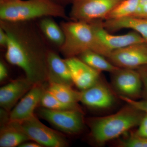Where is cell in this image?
Masks as SVG:
<instances>
[{"label": "cell", "instance_id": "cell-1", "mask_svg": "<svg viewBox=\"0 0 147 147\" xmlns=\"http://www.w3.org/2000/svg\"><path fill=\"white\" fill-rule=\"evenodd\" d=\"M34 21H0V27L7 35L5 58L7 62L22 69L34 84L47 82V41Z\"/></svg>", "mask_w": 147, "mask_h": 147}, {"label": "cell", "instance_id": "cell-2", "mask_svg": "<svg viewBox=\"0 0 147 147\" xmlns=\"http://www.w3.org/2000/svg\"><path fill=\"white\" fill-rule=\"evenodd\" d=\"M144 114L143 111L127 104L113 115L91 119L89 121L90 137L95 143L103 144L139 126Z\"/></svg>", "mask_w": 147, "mask_h": 147}, {"label": "cell", "instance_id": "cell-3", "mask_svg": "<svg viewBox=\"0 0 147 147\" xmlns=\"http://www.w3.org/2000/svg\"><path fill=\"white\" fill-rule=\"evenodd\" d=\"M45 17L68 20L64 6L52 0H17L0 2V21L17 22L34 21Z\"/></svg>", "mask_w": 147, "mask_h": 147}, {"label": "cell", "instance_id": "cell-4", "mask_svg": "<svg viewBox=\"0 0 147 147\" xmlns=\"http://www.w3.org/2000/svg\"><path fill=\"white\" fill-rule=\"evenodd\" d=\"M60 26L65 40L59 50L65 58L78 57L88 50L108 57V52L99 42L90 23L67 20L62 22Z\"/></svg>", "mask_w": 147, "mask_h": 147}, {"label": "cell", "instance_id": "cell-5", "mask_svg": "<svg viewBox=\"0 0 147 147\" xmlns=\"http://www.w3.org/2000/svg\"><path fill=\"white\" fill-rule=\"evenodd\" d=\"M36 114L60 131L76 134L84 129V121L82 110H56L40 107Z\"/></svg>", "mask_w": 147, "mask_h": 147}, {"label": "cell", "instance_id": "cell-6", "mask_svg": "<svg viewBox=\"0 0 147 147\" xmlns=\"http://www.w3.org/2000/svg\"><path fill=\"white\" fill-rule=\"evenodd\" d=\"M123 0H74L69 20L90 22L105 19L111 11Z\"/></svg>", "mask_w": 147, "mask_h": 147}, {"label": "cell", "instance_id": "cell-7", "mask_svg": "<svg viewBox=\"0 0 147 147\" xmlns=\"http://www.w3.org/2000/svg\"><path fill=\"white\" fill-rule=\"evenodd\" d=\"M20 123L31 140L42 147H65L68 146V142L63 134L46 126L35 115Z\"/></svg>", "mask_w": 147, "mask_h": 147}, {"label": "cell", "instance_id": "cell-8", "mask_svg": "<svg viewBox=\"0 0 147 147\" xmlns=\"http://www.w3.org/2000/svg\"><path fill=\"white\" fill-rule=\"evenodd\" d=\"M101 20L88 23L92 25L98 39L107 51L108 55L114 50L132 44L146 42L141 35L134 31L124 34H111L104 28Z\"/></svg>", "mask_w": 147, "mask_h": 147}, {"label": "cell", "instance_id": "cell-9", "mask_svg": "<svg viewBox=\"0 0 147 147\" xmlns=\"http://www.w3.org/2000/svg\"><path fill=\"white\" fill-rule=\"evenodd\" d=\"M107 59L120 68L136 69L147 65V42L132 44L114 50Z\"/></svg>", "mask_w": 147, "mask_h": 147}, {"label": "cell", "instance_id": "cell-10", "mask_svg": "<svg viewBox=\"0 0 147 147\" xmlns=\"http://www.w3.org/2000/svg\"><path fill=\"white\" fill-rule=\"evenodd\" d=\"M111 74L113 87L120 96L135 99L142 95L143 84L137 69L119 67Z\"/></svg>", "mask_w": 147, "mask_h": 147}, {"label": "cell", "instance_id": "cell-11", "mask_svg": "<svg viewBox=\"0 0 147 147\" xmlns=\"http://www.w3.org/2000/svg\"><path fill=\"white\" fill-rule=\"evenodd\" d=\"M45 83L35 84L9 112V119L22 122L34 115V112L47 86Z\"/></svg>", "mask_w": 147, "mask_h": 147}, {"label": "cell", "instance_id": "cell-12", "mask_svg": "<svg viewBox=\"0 0 147 147\" xmlns=\"http://www.w3.org/2000/svg\"><path fill=\"white\" fill-rule=\"evenodd\" d=\"M80 92V102L89 108L108 109L115 102L113 93L100 79L93 86Z\"/></svg>", "mask_w": 147, "mask_h": 147}, {"label": "cell", "instance_id": "cell-13", "mask_svg": "<svg viewBox=\"0 0 147 147\" xmlns=\"http://www.w3.org/2000/svg\"><path fill=\"white\" fill-rule=\"evenodd\" d=\"M74 85L81 91L87 89L100 79V71L84 62L78 57L65 58Z\"/></svg>", "mask_w": 147, "mask_h": 147}, {"label": "cell", "instance_id": "cell-14", "mask_svg": "<svg viewBox=\"0 0 147 147\" xmlns=\"http://www.w3.org/2000/svg\"><path fill=\"white\" fill-rule=\"evenodd\" d=\"M34 85L26 77L23 79H15L1 87V108L10 112Z\"/></svg>", "mask_w": 147, "mask_h": 147}, {"label": "cell", "instance_id": "cell-15", "mask_svg": "<svg viewBox=\"0 0 147 147\" xmlns=\"http://www.w3.org/2000/svg\"><path fill=\"white\" fill-rule=\"evenodd\" d=\"M48 83L74 85L70 70L65 59L54 50L49 49L47 56Z\"/></svg>", "mask_w": 147, "mask_h": 147}, {"label": "cell", "instance_id": "cell-16", "mask_svg": "<svg viewBox=\"0 0 147 147\" xmlns=\"http://www.w3.org/2000/svg\"><path fill=\"white\" fill-rule=\"evenodd\" d=\"M105 20L102 25L110 32L123 29H131L141 35L147 42V17L130 16Z\"/></svg>", "mask_w": 147, "mask_h": 147}, {"label": "cell", "instance_id": "cell-17", "mask_svg": "<svg viewBox=\"0 0 147 147\" xmlns=\"http://www.w3.org/2000/svg\"><path fill=\"white\" fill-rule=\"evenodd\" d=\"M31 140L24 131L20 122L10 121L1 124L0 147H19L21 144Z\"/></svg>", "mask_w": 147, "mask_h": 147}, {"label": "cell", "instance_id": "cell-18", "mask_svg": "<svg viewBox=\"0 0 147 147\" xmlns=\"http://www.w3.org/2000/svg\"><path fill=\"white\" fill-rule=\"evenodd\" d=\"M53 18H40L37 24L47 42L59 50L64 42V33L60 25H58Z\"/></svg>", "mask_w": 147, "mask_h": 147}, {"label": "cell", "instance_id": "cell-19", "mask_svg": "<svg viewBox=\"0 0 147 147\" xmlns=\"http://www.w3.org/2000/svg\"><path fill=\"white\" fill-rule=\"evenodd\" d=\"M46 90L62 102L69 105H77L80 102L81 92L66 84L48 83Z\"/></svg>", "mask_w": 147, "mask_h": 147}, {"label": "cell", "instance_id": "cell-20", "mask_svg": "<svg viewBox=\"0 0 147 147\" xmlns=\"http://www.w3.org/2000/svg\"><path fill=\"white\" fill-rule=\"evenodd\" d=\"M78 57L92 68L100 72L104 71L112 73L119 68L104 56L92 50L86 51Z\"/></svg>", "mask_w": 147, "mask_h": 147}, {"label": "cell", "instance_id": "cell-21", "mask_svg": "<svg viewBox=\"0 0 147 147\" xmlns=\"http://www.w3.org/2000/svg\"><path fill=\"white\" fill-rule=\"evenodd\" d=\"M140 0H123L108 14L105 20L132 16L137 11Z\"/></svg>", "mask_w": 147, "mask_h": 147}, {"label": "cell", "instance_id": "cell-22", "mask_svg": "<svg viewBox=\"0 0 147 147\" xmlns=\"http://www.w3.org/2000/svg\"><path fill=\"white\" fill-rule=\"evenodd\" d=\"M39 106L56 110H81L78 105H69L62 102L46 89L41 97Z\"/></svg>", "mask_w": 147, "mask_h": 147}, {"label": "cell", "instance_id": "cell-23", "mask_svg": "<svg viewBox=\"0 0 147 147\" xmlns=\"http://www.w3.org/2000/svg\"><path fill=\"white\" fill-rule=\"evenodd\" d=\"M119 146L122 147H147V138L134 134L128 139L121 142Z\"/></svg>", "mask_w": 147, "mask_h": 147}, {"label": "cell", "instance_id": "cell-24", "mask_svg": "<svg viewBox=\"0 0 147 147\" xmlns=\"http://www.w3.org/2000/svg\"><path fill=\"white\" fill-rule=\"evenodd\" d=\"M120 98L127 104L132 105L139 110L147 113V100H137L123 96H120Z\"/></svg>", "mask_w": 147, "mask_h": 147}, {"label": "cell", "instance_id": "cell-25", "mask_svg": "<svg viewBox=\"0 0 147 147\" xmlns=\"http://www.w3.org/2000/svg\"><path fill=\"white\" fill-rule=\"evenodd\" d=\"M136 69L140 74L143 84L142 96L144 99L147 100V65L140 67Z\"/></svg>", "mask_w": 147, "mask_h": 147}, {"label": "cell", "instance_id": "cell-26", "mask_svg": "<svg viewBox=\"0 0 147 147\" xmlns=\"http://www.w3.org/2000/svg\"><path fill=\"white\" fill-rule=\"evenodd\" d=\"M139 126L135 134L140 137L147 138V113H145Z\"/></svg>", "mask_w": 147, "mask_h": 147}, {"label": "cell", "instance_id": "cell-27", "mask_svg": "<svg viewBox=\"0 0 147 147\" xmlns=\"http://www.w3.org/2000/svg\"><path fill=\"white\" fill-rule=\"evenodd\" d=\"M132 16L147 17V0H140L138 9Z\"/></svg>", "mask_w": 147, "mask_h": 147}, {"label": "cell", "instance_id": "cell-28", "mask_svg": "<svg viewBox=\"0 0 147 147\" xmlns=\"http://www.w3.org/2000/svg\"><path fill=\"white\" fill-rule=\"evenodd\" d=\"M8 71L7 67L2 61L0 62V81L3 82L8 77Z\"/></svg>", "mask_w": 147, "mask_h": 147}, {"label": "cell", "instance_id": "cell-29", "mask_svg": "<svg viewBox=\"0 0 147 147\" xmlns=\"http://www.w3.org/2000/svg\"><path fill=\"white\" fill-rule=\"evenodd\" d=\"M8 42V36L5 31L0 27V45L6 48Z\"/></svg>", "mask_w": 147, "mask_h": 147}, {"label": "cell", "instance_id": "cell-30", "mask_svg": "<svg viewBox=\"0 0 147 147\" xmlns=\"http://www.w3.org/2000/svg\"><path fill=\"white\" fill-rule=\"evenodd\" d=\"M18 147H42V146L34 141L30 140L24 142Z\"/></svg>", "mask_w": 147, "mask_h": 147}, {"label": "cell", "instance_id": "cell-31", "mask_svg": "<svg viewBox=\"0 0 147 147\" xmlns=\"http://www.w3.org/2000/svg\"><path fill=\"white\" fill-rule=\"evenodd\" d=\"M53 1L63 6L71 3H72L74 0H52Z\"/></svg>", "mask_w": 147, "mask_h": 147}, {"label": "cell", "instance_id": "cell-32", "mask_svg": "<svg viewBox=\"0 0 147 147\" xmlns=\"http://www.w3.org/2000/svg\"><path fill=\"white\" fill-rule=\"evenodd\" d=\"M17 1V0H1L0 2H7L13 1Z\"/></svg>", "mask_w": 147, "mask_h": 147}]
</instances>
